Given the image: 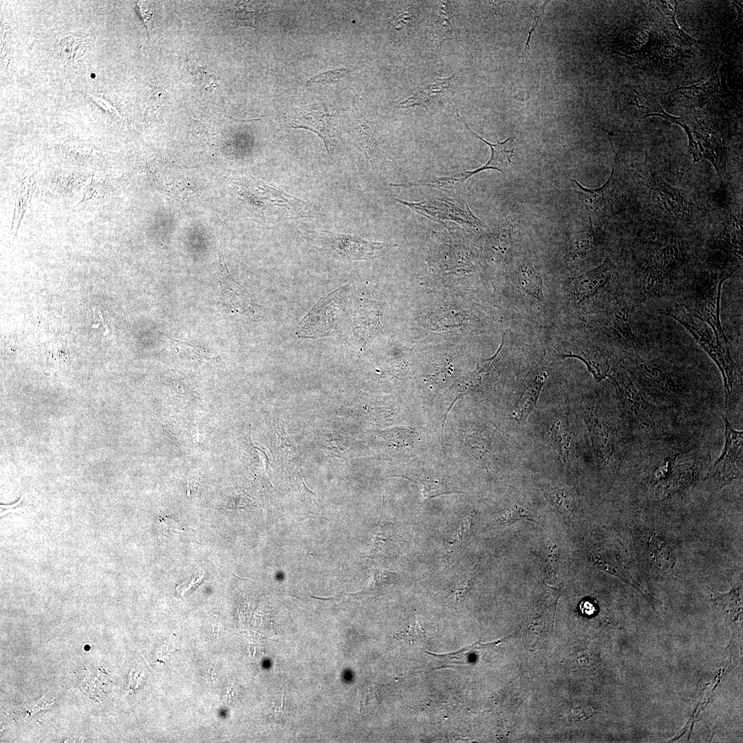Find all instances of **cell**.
Returning a JSON list of instances; mask_svg holds the SVG:
<instances>
[{"mask_svg":"<svg viewBox=\"0 0 743 743\" xmlns=\"http://www.w3.org/2000/svg\"><path fill=\"white\" fill-rule=\"evenodd\" d=\"M473 175V171L463 169L449 175L420 180L400 184H391L396 187L409 188L414 186H428L444 191H451L460 195L464 182Z\"/></svg>","mask_w":743,"mask_h":743,"instance_id":"cell-22","label":"cell"},{"mask_svg":"<svg viewBox=\"0 0 743 743\" xmlns=\"http://www.w3.org/2000/svg\"><path fill=\"white\" fill-rule=\"evenodd\" d=\"M352 136L362 148L363 152L371 160L376 149V138L374 129L369 122L362 116H359L351 128Z\"/></svg>","mask_w":743,"mask_h":743,"instance_id":"cell-30","label":"cell"},{"mask_svg":"<svg viewBox=\"0 0 743 743\" xmlns=\"http://www.w3.org/2000/svg\"><path fill=\"white\" fill-rule=\"evenodd\" d=\"M658 116L665 117L685 129L689 138V147L693 158V164L687 171L702 158H705L712 162L719 177H721V174L725 170L726 164L724 142L714 131L708 129L696 119L673 116L664 110Z\"/></svg>","mask_w":743,"mask_h":743,"instance_id":"cell-4","label":"cell"},{"mask_svg":"<svg viewBox=\"0 0 743 743\" xmlns=\"http://www.w3.org/2000/svg\"><path fill=\"white\" fill-rule=\"evenodd\" d=\"M290 120L293 128L305 129L315 133L323 141L331 155L335 145L336 123L330 112L323 107H307L294 113Z\"/></svg>","mask_w":743,"mask_h":743,"instance_id":"cell-12","label":"cell"},{"mask_svg":"<svg viewBox=\"0 0 743 743\" xmlns=\"http://www.w3.org/2000/svg\"><path fill=\"white\" fill-rule=\"evenodd\" d=\"M432 32L434 39L438 42L439 45L453 37L455 23L453 14L446 2H442L438 8Z\"/></svg>","mask_w":743,"mask_h":743,"instance_id":"cell-31","label":"cell"},{"mask_svg":"<svg viewBox=\"0 0 743 743\" xmlns=\"http://www.w3.org/2000/svg\"><path fill=\"white\" fill-rule=\"evenodd\" d=\"M663 313L685 327L716 363L724 380L725 407L728 410L733 409L739 398L742 378L727 345L713 341L706 326L696 322L680 305H675Z\"/></svg>","mask_w":743,"mask_h":743,"instance_id":"cell-1","label":"cell"},{"mask_svg":"<svg viewBox=\"0 0 743 743\" xmlns=\"http://www.w3.org/2000/svg\"><path fill=\"white\" fill-rule=\"evenodd\" d=\"M473 517L474 513H471L461 519L457 531L451 541L450 548L462 543L466 539L471 530Z\"/></svg>","mask_w":743,"mask_h":743,"instance_id":"cell-38","label":"cell"},{"mask_svg":"<svg viewBox=\"0 0 743 743\" xmlns=\"http://www.w3.org/2000/svg\"><path fill=\"white\" fill-rule=\"evenodd\" d=\"M549 1H543L541 3H539L538 5L537 3H534L533 5H531V8H532V9L533 10V11L535 12V17H534V20H533L532 27H531L530 30V32L528 33V39H527V41H526V43L524 50V51L522 52V56H521L522 62H521V69H522V66H523V64H524V56L526 55V51L530 49V38H531V36H532V33L535 30V29L536 28L538 23L541 21V19H542V17L543 16L545 7H546V6L547 5V3Z\"/></svg>","mask_w":743,"mask_h":743,"instance_id":"cell-39","label":"cell"},{"mask_svg":"<svg viewBox=\"0 0 743 743\" xmlns=\"http://www.w3.org/2000/svg\"><path fill=\"white\" fill-rule=\"evenodd\" d=\"M614 172L615 168L612 166V171L608 180L602 186L596 189L584 187L577 180H572L576 185V192L588 213L591 225L593 219L605 207L607 197L615 181Z\"/></svg>","mask_w":743,"mask_h":743,"instance_id":"cell-18","label":"cell"},{"mask_svg":"<svg viewBox=\"0 0 743 743\" xmlns=\"http://www.w3.org/2000/svg\"><path fill=\"white\" fill-rule=\"evenodd\" d=\"M475 572L476 566L464 574L457 583V588L455 592L456 598L462 597L468 591L473 581Z\"/></svg>","mask_w":743,"mask_h":743,"instance_id":"cell-40","label":"cell"},{"mask_svg":"<svg viewBox=\"0 0 743 743\" xmlns=\"http://www.w3.org/2000/svg\"><path fill=\"white\" fill-rule=\"evenodd\" d=\"M649 551L652 561L665 573L673 571L676 562L673 548L660 537L653 535L649 538Z\"/></svg>","mask_w":743,"mask_h":743,"instance_id":"cell-28","label":"cell"},{"mask_svg":"<svg viewBox=\"0 0 743 743\" xmlns=\"http://www.w3.org/2000/svg\"><path fill=\"white\" fill-rule=\"evenodd\" d=\"M550 442L558 452L562 462L567 465L571 464L573 453V438L569 419L567 415L560 411L553 418L550 426Z\"/></svg>","mask_w":743,"mask_h":743,"instance_id":"cell-21","label":"cell"},{"mask_svg":"<svg viewBox=\"0 0 743 743\" xmlns=\"http://www.w3.org/2000/svg\"><path fill=\"white\" fill-rule=\"evenodd\" d=\"M559 356L580 359L598 382L609 377L612 370L608 353L593 344L563 343L559 347Z\"/></svg>","mask_w":743,"mask_h":743,"instance_id":"cell-13","label":"cell"},{"mask_svg":"<svg viewBox=\"0 0 743 743\" xmlns=\"http://www.w3.org/2000/svg\"><path fill=\"white\" fill-rule=\"evenodd\" d=\"M587 420L596 455L606 465L613 458L616 449L614 430L607 420L596 415L593 410L588 413Z\"/></svg>","mask_w":743,"mask_h":743,"instance_id":"cell-15","label":"cell"},{"mask_svg":"<svg viewBox=\"0 0 743 743\" xmlns=\"http://www.w3.org/2000/svg\"><path fill=\"white\" fill-rule=\"evenodd\" d=\"M677 250L673 246L659 249L645 261L638 276V289L644 299L658 295L669 287V281L677 259Z\"/></svg>","mask_w":743,"mask_h":743,"instance_id":"cell-7","label":"cell"},{"mask_svg":"<svg viewBox=\"0 0 743 743\" xmlns=\"http://www.w3.org/2000/svg\"><path fill=\"white\" fill-rule=\"evenodd\" d=\"M396 200L417 213L442 225L454 223L477 230H481L484 225V222L471 212L467 203L466 207L462 208L456 202L449 198H435L420 202H409L398 199Z\"/></svg>","mask_w":743,"mask_h":743,"instance_id":"cell-8","label":"cell"},{"mask_svg":"<svg viewBox=\"0 0 743 743\" xmlns=\"http://www.w3.org/2000/svg\"><path fill=\"white\" fill-rule=\"evenodd\" d=\"M635 170L649 189L654 203L660 208L678 219L690 215V197L685 191L671 186L657 174L647 153L642 162L635 164Z\"/></svg>","mask_w":743,"mask_h":743,"instance_id":"cell-5","label":"cell"},{"mask_svg":"<svg viewBox=\"0 0 743 743\" xmlns=\"http://www.w3.org/2000/svg\"><path fill=\"white\" fill-rule=\"evenodd\" d=\"M609 377L629 420L638 427L652 429L655 424L652 411L625 370L621 367H614Z\"/></svg>","mask_w":743,"mask_h":743,"instance_id":"cell-10","label":"cell"},{"mask_svg":"<svg viewBox=\"0 0 743 743\" xmlns=\"http://www.w3.org/2000/svg\"><path fill=\"white\" fill-rule=\"evenodd\" d=\"M61 58L67 61H75L85 52V45L83 40L74 36H67L59 41L57 49Z\"/></svg>","mask_w":743,"mask_h":743,"instance_id":"cell-34","label":"cell"},{"mask_svg":"<svg viewBox=\"0 0 743 743\" xmlns=\"http://www.w3.org/2000/svg\"><path fill=\"white\" fill-rule=\"evenodd\" d=\"M266 4L259 1L236 2L233 17L237 24L256 28Z\"/></svg>","mask_w":743,"mask_h":743,"instance_id":"cell-32","label":"cell"},{"mask_svg":"<svg viewBox=\"0 0 743 743\" xmlns=\"http://www.w3.org/2000/svg\"><path fill=\"white\" fill-rule=\"evenodd\" d=\"M719 63L720 61L714 71L705 79L690 86L678 87L675 91H678L680 94L689 100L702 102H706L707 100L722 95V89L718 75Z\"/></svg>","mask_w":743,"mask_h":743,"instance_id":"cell-23","label":"cell"},{"mask_svg":"<svg viewBox=\"0 0 743 743\" xmlns=\"http://www.w3.org/2000/svg\"><path fill=\"white\" fill-rule=\"evenodd\" d=\"M650 3L662 16L664 23L671 36L686 44L697 46V41L687 34L676 22V12L678 1H674L671 3L668 1H651Z\"/></svg>","mask_w":743,"mask_h":743,"instance_id":"cell-26","label":"cell"},{"mask_svg":"<svg viewBox=\"0 0 743 743\" xmlns=\"http://www.w3.org/2000/svg\"><path fill=\"white\" fill-rule=\"evenodd\" d=\"M516 278L521 289L537 301L543 298V282L540 273L530 262L521 264L517 272Z\"/></svg>","mask_w":743,"mask_h":743,"instance_id":"cell-27","label":"cell"},{"mask_svg":"<svg viewBox=\"0 0 743 743\" xmlns=\"http://www.w3.org/2000/svg\"><path fill=\"white\" fill-rule=\"evenodd\" d=\"M521 519L535 521L532 513L527 508L515 504L499 512L493 519L497 524H507Z\"/></svg>","mask_w":743,"mask_h":743,"instance_id":"cell-35","label":"cell"},{"mask_svg":"<svg viewBox=\"0 0 743 743\" xmlns=\"http://www.w3.org/2000/svg\"><path fill=\"white\" fill-rule=\"evenodd\" d=\"M634 368L637 378L649 389L663 394L676 392L672 378L661 367L638 358L634 360Z\"/></svg>","mask_w":743,"mask_h":743,"instance_id":"cell-19","label":"cell"},{"mask_svg":"<svg viewBox=\"0 0 743 743\" xmlns=\"http://www.w3.org/2000/svg\"><path fill=\"white\" fill-rule=\"evenodd\" d=\"M305 239L312 247L321 252L336 259L350 261L367 260L386 248L397 246L396 244L369 241L358 235L327 230L308 231Z\"/></svg>","mask_w":743,"mask_h":743,"instance_id":"cell-3","label":"cell"},{"mask_svg":"<svg viewBox=\"0 0 743 743\" xmlns=\"http://www.w3.org/2000/svg\"><path fill=\"white\" fill-rule=\"evenodd\" d=\"M456 111L459 118H461V120L464 122V125L466 126L467 129H469V131L478 139L481 140L484 143L488 144L491 149V155L490 159L484 165L475 170H473L474 175L477 174L480 171L487 169L496 170L502 173H506L509 170L513 163V162L511 161V158L514 153V149L510 148L509 147L511 145L514 138L510 137L504 142H499V140H497V142L495 144L490 143L484 138H482L481 136H480L478 134H477L469 127L467 123L464 120L463 118H462V116L460 115L457 109H456Z\"/></svg>","mask_w":743,"mask_h":743,"instance_id":"cell-20","label":"cell"},{"mask_svg":"<svg viewBox=\"0 0 743 743\" xmlns=\"http://www.w3.org/2000/svg\"><path fill=\"white\" fill-rule=\"evenodd\" d=\"M557 557L555 554H550L544 564V575L553 577L557 575Z\"/></svg>","mask_w":743,"mask_h":743,"instance_id":"cell-41","label":"cell"},{"mask_svg":"<svg viewBox=\"0 0 743 743\" xmlns=\"http://www.w3.org/2000/svg\"><path fill=\"white\" fill-rule=\"evenodd\" d=\"M548 498L564 518L571 519L574 517L578 499L573 488L568 486L554 488L548 493Z\"/></svg>","mask_w":743,"mask_h":743,"instance_id":"cell-29","label":"cell"},{"mask_svg":"<svg viewBox=\"0 0 743 743\" xmlns=\"http://www.w3.org/2000/svg\"><path fill=\"white\" fill-rule=\"evenodd\" d=\"M725 426V444L719 458L709 473V478L720 487L742 475L743 432L735 430L722 415Z\"/></svg>","mask_w":743,"mask_h":743,"instance_id":"cell-9","label":"cell"},{"mask_svg":"<svg viewBox=\"0 0 743 743\" xmlns=\"http://www.w3.org/2000/svg\"><path fill=\"white\" fill-rule=\"evenodd\" d=\"M729 277L710 274L698 277L685 286L680 304L693 317L707 323L716 341L724 344H727L728 340L720 319V295L722 283Z\"/></svg>","mask_w":743,"mask_h":743,"instance_id":"cell-2","label":"cell"},{"mask_svg":"<svg viewBox=\"0 0 743 743\" xmlns=\"http://www.w3.org/2000/svg\"><path fill=\"white\" fill-rule=\"evenodd\" d=\"M614 266L606 258L599 266L572 280L575 302L581 304L597 294L611 279Z\"/></svg>","mask_w":743,"mask_h":743,"instance_id":"cell-14","label":"cell"},{"mask_svg":"<svg viewBox=\"0 0 743 743\" xmlns=\"http://www.w3.org/2000/svg\"><path fill=\"white\" fill-rule=\"evenodd\" d=\"M419 8L409 6L388 19V32L393 41L400 42L409 34L418 17Z\"/></svg>","mask_w":743,"mask_h":743,"instance_id":"cell-25","label":"cell"},{"mask_svg":"<svg viewBox=\"0 0 743 743\" xmlns=\"http://www.w3.org/2000/svg\"><path fill=\"white\" fill-rule=\"evenodd\" d=\"M219 259L221 262L219 274L221 290L217 307L225 313L252 316L259 312L261 307L257 305L233 278L222 255Z\"/></svg>","mask_w":743,"mask_h":743,"instance_id":"cell-11","label":"cell"},{"mask_svg":"<svg viewBox=\"0 0 743 743\" xmlns=\"http://www.w3.org/2000/svg\"><path fill=\"white\" fill-rule=\"evenodd\" d=\"M454 76L438 79L433 84L414 93L411 97L400 103L403 107H422L427 108L430 103L440 94L447 92L452 87Z\"/></svg>","mask_w":743,"mask_h":743,"instance_id":"cell-24","label":"cell"},{"mask_svg":"<svg viewBox=\"0 0 743 743\" xmlns=\"http://www.w3.org/2000/svg\"><path fill=\"white\" fill-rule=\"evenodd\" d=\"M548 374L536 372L524 383L521 394L513 409V416L518 422H524L536 407L537 400Z\"/></svg>","mask_w":743,"mask_h":743,"instance_id":"cell-17","label":"cell"},{"mask_svg":"<svg viewBox=\"0 0 743 743\" xmlns=\"http://www.w3.org/2000/svg\"><path fill=\"white\" fill-rule=\"evenodd\" d=\"M136 10L143 22L144 23L145 25L147 26V29L149 32L150 25L149 24L151 23V19L153 17V14L147 10L144 9V8H142V6L139 3H137L136 5Z\"/></svg>","mask_w":743,"mask_h":743,"instance_id":"cell-42","label":"cell"},{"mask_svg":"<svg viewBox=\"0 0 743 743\" xmlns=\"http://www.w3.org/2000/svg\"><path fill=\"white\" fill-rule=\"evenodd\" d=\"M350 70L346 67L337 68L334 69L327 70L321 74H317L314 77L310 78L307 83L308 84H330L334 83L342 78H345Z\"/></svg>","mask_w":743,"mask_h":743,"instance_id":"cell-37","label":"cell"},{"mask_svg":"<svg viewBox=\"0 0 743 743\" xmlns=\"http://www.w3.org/2000/svg\"><path fill=\"white\" fill-rule=\"evenodd\" d=\"M346 287L340 288L321 299L299 323V338H316L329 335L337 329L347 297Z\"/></svg>","mask_w":743,"mask_h":743,"instance_id":"cell-6","label":"cell"},{"mask_svg":"<svg viewBox=\"0 0 743 743\" xmlns=\"http://www.w3.org/2000/svg\"><path fill=\"white\" fill-rule=\"evenodd\" d=\"M591 560L596 567L617 576L625 583L632 585L640 592L652 605H654L653 598L632 576L626 562L619 555L618 552L613 550L596 551L592 554Z\"/></svg>","mask_w":743,"mask_h":743,"instance_id":"cell-16","label":"cell"},{"mask_svg":"<svg viewBox=\"0 0 743 743\" xmlns=\"http://www.w3.org/2000/svg\"><path fill=\"white\" fill-rule=\"evenodd\" d=\"M189 70L197 82L206 89H213L217 85L215 76L207 69L190 60L188 63Z\"/></svg>","mask_w":743,"mask_h":743,"instance_id":"cell-36","label":"cell"},{"mask_svg":"<svg viewBox=\"0 0 743 743\" xmlns=\"http://www.w3.org/2000/svg\"><path fill=\"white\" fill-rule=\"evenodd\" d=\"M593 245V237L589 233H580L571 236L567 246V257L570 260L585 257Z\"/></svg>","mask_w":743,"mask_h":743,"instance_id":"cell-33","label":"cell"}]
</instances>
